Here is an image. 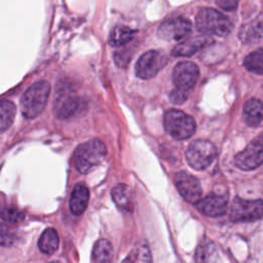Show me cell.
<instances>
[{
    "mask_svg": "<svg viewBox=\"0 0 263 263\" xmlns=\"http://www.w3.org/2000/svg\"><path fill=\"white\" fill-rule=\"evenodd\" d=\"M106 155L107 148L105 144L101 140L92 139L76 148L73 154V164L79 173L86 174L93 166L101 163Z\"/></svg>",
    "mask_w": 263,
    "mask_h": 263,
    "instance_id": "obj_1",
    "label": "cell"
},
{
    "mask_svg": "<svg viewBox=\"0 0 263 263\" xmlns=\"http://www.w3.org/2000/svg\"><path fill=\"white\" fill-rule=\"evenodd\" d=\"M197 30L206 36H227L232 29V24L230 20L213 8H201L195 20Z\"/></svg>",
    "mask_w": 263,
    "mask_h": 263,
    "instance_id": "obj_2",
    "label": "cell"
},
{
    "mask_svg": "<svg viewBox=\"0 0 263 263\" xmlns=\"http://www.w3.org/2000/svg\"><path fill=\"white\" fill-rule=\"evenodd\" d=\"M50 92V85L47 81L41 80L32 84L23 95L21 109L23 115L28 119L37 117L45 108Z\"/></svg>",
    "mask_w": 263,
    "mask_h": 263,
    "instance_id": "obj_3",
    "label": "cell"
},
{
    "mask_svg": "<svg viewBox=\"0 0 263 263\" xmlns=\"http://www.w3.org/2000/svg\"><path fill=\"white\" fill-rule=\"evenodd\" d=\"M163 124L165 130L176 140L188 139L196 129L194 119L177 109H170L165 112Z\"/></svg>",
    "mask_w": 263,
    "mask_h": 263,
    "instance_id": "obj_4",
    "label": "cell"
},
{
    "mask_svg": "<svg viewBox=\"0 0 263 263\" xmlns=\"http://www.w3.org/2000/svg\"><path fill=\"white\" fill-rule=\"evenodd\" d=\"M186 160L194 170H205L216 158L217 148L208 140H196L186 150Z\"/></svg>",
    "mask_w": 263,
    "mask_h": 263,
    "instance_id": "obj_5",
    "label": "cell"
},
{
    "mask_svg": "<svg viewBox=\"0 0 263 263\" xmlns=\"http://www.w3.org/2000/svg\"><path fill=\"white\" fill-rule=\"evenodd\" d=\"M262 200H247L235 197L230 206V219L233 222H254L262 218Z\"/></svg>",
    "mask_w": 263,
    "mask_h": 263,
    "instance_id": "obj_6",
    "label": "cell"
},
{
    "mask_svg": "<svg viewBox=\"0 0 263 263\" xmlns=\"http://www.w3.org/2000/svg\"><path fill=\"white\" fill-rule=\"evenodd\" d=\"M166 61V57L159 50L146 51L136 63V75L142 79L152 78L165 66Z\"/></svg>",
    "mask_w": 263,
    "mask_h": 263,
    "instance_id": "obj_7",
    "label": "cell"
},
{
    "mask_svg": "<svg viewBox=\"0 0 263 263\" xmlns=\"http://www.w3.org/2000/svg\"><path fill=\"white\" fill-rule=\"evenodd\" d=\"M192 31L191 23L182 16L172 17L161 23L158 27V36L167 41H180L187 36Z\"/></svg>",
    "mask_w": 263,
    "mask_h": 263,
    "instance_id": "obj_8",
    "label": "cell"
},
{
    "mask_svg": "<svg viewBox=\"0 0 263 263\" xmlns=\"http://www.w3.org/2000/svg\"><path fill=\"white\" fill-rule=\"evenodd\" d=\"M262 138L260 135L234 157V164L242 171L255 170L262 164Z\"/></svg>",
    "mask_w": 263,
    "mask_h": 263,
    "instance_id": "obj_9",
    "label": "cell"
},
{
    "mask_svg": "<svg viewBox=\"0 0 263 263\" xmlns=\"http://www.w3.org/2000/svg\"><path fill=\"white\" fill-rule=\"evenodd\" d=\"M199 77L198 67L192 62H180L173 72V81L176 88L189 91L196 84Z\"/></svg>",
    "mask_w": 263,
    "mask_h": 263,
    "instance_id": "obj_10",
    "label": "cell"
},
{
    "mask_svg": "<svg viewBox=\"0 0 263 263\" xmlns=\"http://www.w3.org/2000/svg\"><path fill=\"white\" fill-rule=\"evenodd\" d=\"M174 179L179 193L187 201L196 203L200 199L202 190L197 178L186 172H178Z\"/></svg>",
    "mask_w": 263,
    "mask_h": 263,
    "instance_id": "obj_11",
    "label": "cell"
},
{
    "mask_svg": "<svg viewBox=\"0 0 263 263\" xmlns=\"http://www.w3.org/2000/svg\"><path fill=\"white\" fill-rule=\"evenodd\" d=\"M87 108L86 102L80 98H71L61 96L54 105V111L58 118L66 120L81 115Z\"/></svg>",
    "mask_w": 263,
    "mask_h": 263,
    "instance_id": "obj_12",
    "label": "cell"
},
{
    "mask_svg": "<svg viewBox=\"0 0 263 263\" xmlns=\"http://www.w3.org/2000/svg\"><path fill=\"white\" fill-rule=\"evenodd\" d=\"M227 198L219 194H209L204 198H200L196 203V209L203 215L209 217H220L227 210Z\"/></svg>",
    "mask_w": 263,
    "mask_h": 263,
    "instance_id": "obj_13",
    "label": "cell"
},
{
    "mask_svg": "<svg viewBox=\"0 0 263 263\" xmlns=\"http://www.w3.org/2000/svg\"><path fill=\"white\" fill-rule=\"evenodd\" d=\"M213 42L214 40L206 35L190 37L176 45L172 50V54L174 57H191L197 51L213 44Z\"/></svg>",
    "mask_w": 263,
    "mask_h": 263,
    "instance_id": "obj_14",
    "label": "cell"
},
{
    "mask_svg": "<svg viewBox=\"0 0 263 263\" xmlns=\"http://www.w3.org/2000/svg\"><path fill=\"white\" fill-rule=\"evenodd\" d=\"M88 199H89L88 188L82 183L76 184L70 196L69 204H70L71 213L75 216H79L83 214L87 208Z\"/></svg>",
    "mask_w": 263,
    "mask_h": 263,
    "instance_id": "obj_15",
    "label": "cell"
},
{
    "mask_svg": "<svg viewBox=\"0 0 263 263\" xmlns=\"http://www.w3.org/2000/svg\"><path fill=\"white\" fill-rule=\"evenodd\" d=\"M112 198L117 208L122 212L133 211V193L132 189L125 184H117L111 190Z\"/></svg>",
    "mask_w": 263,
    "mask_h": 263,
    "instance_id": "obj_16",
    "label": "cell"
},
{
    "mask_svg": "<svg viewBox=\"0 0 263 263\" xmlns=\"http://www.w3.org/2000/svg\"><path fill=\"white\" fill-rule=\"evenodd\" d=\"M262 102L259 99H250L246 102L242 109L245 122L250 126H257L262 121Z\"/></svg>",
    "mask_w": 263,
    "mask_h": 263,
    "instance_id": "obj_17",
    "label": "cell"
},
{
    "mask_svg": "<svg viewBox=\"0 0 263 263\" xmlns=\"http://www.w3.org/2000/svg\"><path fill=\"white\" fill-rule=\"evenodd\" d=\"M38 247L44 254H53L59 248V235L57 230L54 228H46L39 238Z\"/></svg>",
    "mask_w": 263,
    "mask_h": 263,
    "instance_id": "obj_18",
    "label": "cell"
},
{
    "mask_svg": "<svg viewBox=\"0 0 263 263\" xmlns=\"http://www.w3.org/2000/svg\"><path fill=\"white\" fill-rule=\"evenodd\" d=\"M239 38L243 43H256L262 38V21L256 20L248 25H245L239 33Z\"/></svg>",
    "mask_w": 263,
    "mask_h": 263,
    "instance_id": "obj_19",
    "label": "cell"
},
{
    "mask_svg": "<svg viewBox=\"0 0 263 263\" xmlns=\"http://www.w3.org/2000/svg\"><path fill=\"white\" fill-rule=\"evenodd\" d=\"M113 258V248L109 240L99 239L92 249V259L96 263H110Z\"/></svg>",
    "mask_w": 263,
    "mask_h": 263,
    "instance_id": "obj_20",
    "label": "cell"
},
{
    "mask_svg": "<svg viewBox=\"0 0 263 263\" xmlns=\"http://www.w3.org/2000/svg\"><path fill=\"white\" fill-rule=\"evenodd\" d=\"M137 32L125 26H117L109 35V43L112 46H121L129 42Z\"/></svg>",
    "mask_w": 263,
    "mask_h": 263,
    "instance_id": "obj_21",
    "label": "cell"
},
{
    "mask_svg": "<svg viewBox=\"0 0 263 263\" xmlns=\"http://www.w3.org/2000/svg\"><path fill=\"white\" fill-rule=\"evenodd\" d=\"M15 115V106L8 100L0 101V132L10 127Z\"/></svg>",
    "mask_w": 263,
    "mask_h": 263,
    "instance_id": "obj_22",
    "label": "cell"
},
{
    "mask_svg": "<svg viewBox=\"0 0 263 263\" xmlns=\"http://www.w3.org/2000/svg\"><path fill=\"white\" fill-rule=\"evenodd\" d=\"M243 66L247 70L257 75H262L263 73V51L262 48L248 54L243 60Z\"/></svg>",
    "mask_w": 263,
    "mask_h": 263,
    "instance_id": "obj_23",
    "label": "cell"
},
{
    "mask_svg": "<svg viewBox=\"0 0 263 263\" xmlns=\"http://www.w3.org/2000/svg\"><path fill=\"white\" fill-rule=\"evenodd\" d=\"M151 252L147 246L135 248L121 263H151Z\"/></svg>",
    "mask_w": 263,
    "mask_h": 263,
    "instance_id": "obj_24",
    "label": "cell"
},
{
    "mask_svg": "<svg viewBox=\"0 0 263 263\" xmlns=\"http://www.w3.org/2000/svg\"><path fill=\"white\" fill-rule=\"evenodd\" d=\"M24 214L16 208L8 204H0V218L10 224H16L24 220Z\"/></svg>",
    "mask_w": 263,
    "mask_h": 263,
    "instance_id": "obj_25",
    "label": "cell"
},
{
    "mask_svg": "<svg viewBox=\"0 0 263 263\" xmlns=\"http://www.w3.org/2000/svg\"><path fill=\"white\" fill-rule=\"evenodd\" d=\"M15 240V235L11 229L4 223H0V246H11Z\"/></svg>",
    "mask_w": 263,
    "mask_h": 263,
    "instance_id": "obj_26",
    "label": "cell"
},
{
    "mask_svg": "<svg viewBox=\"0 0 263 263\" xmlns=\"http://www.w3.org/2000/svg\"><path fill=\"white\" fill-rule=\"evenodd\" d=\"M188 97H189V91L175 88L170 95V100L172 103L179 105V104H183L188 99Z\"/></svg>",
    "mask_w": 263,
    "mask_h": 263,
    "instance_id": "obj_27",
    "label": "cell"
},
{
    "mask_svg": "<svg viewBox=\"0 0 263 263\" xmlns=\"http://www.w3.org/2000/svg\"><path fill=\"white\" fill-rule=\"evenodd\" d=\"M239 1L240 0H216V3L220 8L226 11H232L236 9Z\"/></svg>",
    "mask_w": 263,
    "mask_h": 263,
    "instance_id": "obj_28",
    "label": "cell"
},
{
    "mask_svg": "<svg viewBox=\"0 0 263 263\" xmlns=\"http://www.w3.org/2000/svg\"><path fill=\"white\" fill-rule=\"evenodd\" d=\"M205 253L202 247H199L198 250L196 251V263H205Z\"/></svg>",
    "mask_w": 263,
    "mask_h": 263,
    "instance_id": "obj_29",
    "label": "cell"
},
{
    "mask_svg": "<svg viewBox=\"0 0 263 263\" xmlns=\"http://www.w3.org/2000/svg\"><path fill=\"white\" fill-rule=\"evenodd\" d=\"M50 263H59V262H50Z\"/></svg>",
    "mask_w": 263,
    "mask_h": 263,
    "instance_id": "obj_30",
    "label": "cell"
}]
</instances>
